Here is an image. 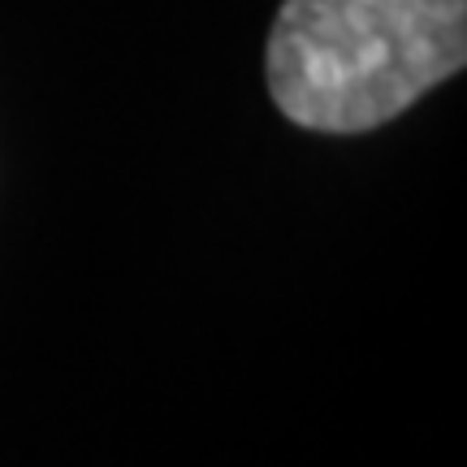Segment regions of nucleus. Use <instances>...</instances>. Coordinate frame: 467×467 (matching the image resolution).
I'll return each mask as SVG.
<instances>
[{
  "label": "nucleus",
  "mask_w": 467,
  "mask_h": 467,
  "mask_svg": "<svg viewBox=\"0 0 467 467\" xmlns=\"http://www.w3.org/2000/svg\"><path fill=\"white\" fill-rule=\"evenodd\" d=\"M463 61L467 0H285L268 35V96L303 130L364 134Z\"/></svg>",
  "instance_id": "obj_1"
}]
</instances>
